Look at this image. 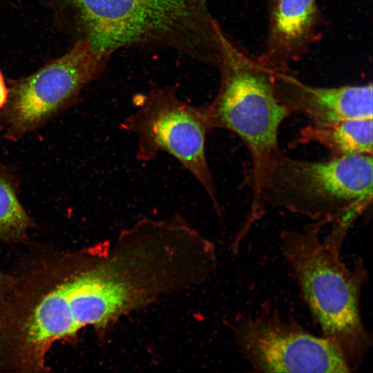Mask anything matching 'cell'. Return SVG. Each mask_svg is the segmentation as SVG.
<instances>
[{"label":"cell","mask_w":373,"mask_h":373,"mask_svg":"<svg viewBox=\"0 0 373 373\" xmlns=\"http://www.w3.org/2000/svg\"><path fill=\"white\" fill-rule=\"evenodd\" d=\"M12 275L0 303V371L47 372L56 343L88 327L103 341L119 321L120 278L102 242L35 250Z\"/></svg>","instance_id":"obj_1"},{"label":"cell","mask_w":373,"mask_h":373,"mask_svg":"<svg viewBox=\"0 0 373 373\" xmlns=\"http://www.w3.org/2000/svg\"><path fill=\"white\" fill-rule=\"evenodd\" d=\"M83 39L110 58L122 48L162 47L218 66L226 34L206 0H69Z\"/></svg>","instance_id":"obj_2"},{"label":"cell","mask_w":373,"mask_h":373,"mask_svg":"<svg viewBox=\"0 0 373 373\" xmlns=\"http://www.w3.org/2000/svg\"><path fill=\"white\" fill-rule=\"evenodd\" d=\"M327 223L319 220L301 230H283L281 250L323 336L338 350L352 372L372 345L361 311L369 274L361 258L350 269L340 252L323 242L320 233Z\"/></svg>","instance_id":"obj_3"},{"label":"cell","mask_w":373,"mask_h":373,"mask_svg":"<svg viewBox=\"0 0 373 373\" xmlns=\"http://www.w3.org/2000/svg\"><path fill=\"white\" fill-rule=\"evenodd\" d=\"M372 155L325 161L293 159L280 151L267 167L246 222L259 219L266 204L315 220L360 216L372 204Z\"/></svg>","instance_id":"obj_4"},{"label":"cell","mask_w":373,"mask_h":373,"mask_svg":"<svg viewBox=\"0 0 373 373\" xmlns=\"http://www.w3.org/2000/svg\"><path fill=\"white\" fill-rule=\"evenodd\" d=\"M220 86L213 101L202 106L209 131L227 130L247 146L251 159L252 200L264 174L280 151L278 132L290 113L278 99L274 71L236 46L227 36L218 66Z\"/></svg>","instance_id":"obj_5"},{"label":"cell","mask_w":373,"mask_h":373,"mask_svg":"<svg viewBox=\"0 0 373 373\" xmlns=\"http://www.w3.org/2000/svg\"><path fill=\"white\" fill-rule=\"evenodd\" d=\"M135 111L120 127L137 139L135 157L153 160L160 152L175 158L207 193L219 216L217 189L206 155L209 131L202 106H193L178 96L177 86L152 85L134 97Z\"/></svg>","instance_id":"obj_6"},{"label":"cell","mask_w":373,"mask_h":373,"mask_svg":"<svg viewBox=\"0 0 373 373\" xmlns=\"http://www.w3.org/2000/svg\"><path fill=\"white\" fill-rule=\"evenodd\" d=\"M108 59L81 38L63 56L31 75L12 82L0 110L3 137L18 141L57 117L102 73Z\"/></svg>","instance_id":"obj_7"},{"label":"cell","mask_w":373,"mask_h":373,"mask_svg":"<svg viewBox=\"0 0 373 373\" xmlns=\"http://www.w3.org/2000/svg\"><path fill=\"white\" fill-rule=\"evenodd\" d=\"M230 327L240 354L256 372H351L329 340L269 305L254 314L238 313Z\"/></svg>","instance_id":"obj_8"},{"label":"cell","mask_w":373,"mask_h":373,"mask_svg":"<svg viewBox=\"0 0 373 373\" xmlns=\"http://www.w3.org/2000/svg\"><path fill=\"white\" fill-rule=\"evenodd\" d=\"M276 97L290 115L308 118L311 124L327 126L347 119L373 118L372 82L319 87L299 80L290 71H274Z\"/></svg>","instance_id":"obj_9"},{"label":"cell","mask_w":373,"mask_h":373,"mask_svg":"<svg viewBox=\"0 0 373 373\" xmlns=\"http://www.w3.org/2000/svg\"><path fill=\"white\" fill-rule=\"evenodd\" d=\"M316 0H270L265 45L258 56L273 71H290L321 37L323 20Z\"/></svg>","instance_id":"obj_10"},{"label":"cell","mask_w":373,"mask_h":373,"mask_svg":"<svg viewBox=\"0 0 373 373\" xmlns=\"http://www.w3.org/2000/svg\"><path fill=\"white\" fill-rule=\"evenodd\" d=\"M309 142L323 146L329 158L372 155L373 118L347 119L327 126L310 124L292 142L294 145Z\"/></svg>","instance_id":"obj_11"},{"label":"cell","mask_w":373,"mask_h":373,"mask_svg":"<svg viewBox=\"0 0 373 373\" xmlns=\"http://www.w3.org/2000/svg\"><path fill=\"white\" fill-rule=\"evenodd\" d=\"M34 226L19 200L14 176L0 164V240L23 241Z\"/></svg>","instance_id":"obj_12"},{"label":"cell","mask_w":373,"mask_h":373,"mask_svg":"<svg viewBox=\"0 0 373 373\" xmlns=\"http://www.w3.org/2000/svg\"><path fill=\"white\" fill-rule=\"evenodd\" d=\"M12 282V275L0 270V303L7 295Z\"/></svg>","instance_id":"obj_13"},{"label":"cell","mask_w":373,"mask_h":373,"mask_svg":"<svg viewBox=\"0 0 373 373\" xmlns=\"http://www.w3.org/2000/svg\"><path fill=\"white\" fill-rule=\"evenodd\" d=\"M8 88L4 82L2 73L0 71V110L5 105L8 97Z\"/></svg>","instance_id":"obj_14"}]
</instances>
